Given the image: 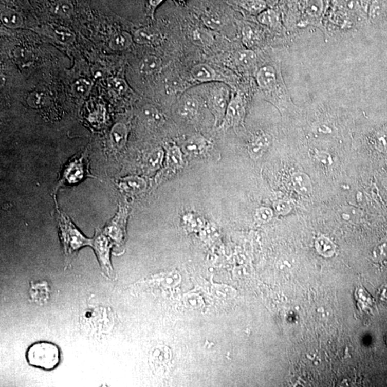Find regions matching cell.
Segmentation results:
<instances>
[{"label":"cell","mask_w":387,"mask_h":387,"mask_svg":"<svg viewBox=\"0 0 387 387\" xmlns=\"http://www.w3.org/2000/svg\"><path fill=\"white\" fill-rule=\"evenodd\" d=\"M27 103L33 108H41L48 102L46 94L41 92L31 93L27 99Z\"/></svg>","instance_id":"cell-30"},{"label":"cell","mask_w":387,"mask_h":387,"mask_svg":"<svg viewBox=\"0 0 387 387\" xmlns=\"http://www.w3.org/2000/svg\"><path fill=\"white\" fill-rule=\"evenodd\" d=\"M142 113L145 120L151 124L159 125L163 122L162 115L153 105H146L143 108Z\"/></svg>","instance_id":"cell-28"},{"label":"cell","mask_w":387,"mask_h":387,"mask_svg":"<svg viewBox=\"0 0 387 387\" xmlns=\"http://www.w3.org/2000/svg\"><path fill=\"white\" fill-rule=\"evenodd\" d=\"M208 105L215 118V123H223L230 100V90L221 82H214L208 89Z\"/></svg>","instance_id":"cell-3"},{"label":"cell","mask_w":387,"mask_h":387,"mask_svg":"<svg viewBox=\"0 0 387 387\" xmlns=\"http://www.w3.org/2000/svg\"><path fill=\"white\" fill-rule=\"evenodd\" d=\"M1 21L5 26L10 28H17L23 24V19L21 14L8 8L2 10Z\"/></svg>","instance_id":"cell-21"},{"label":"cell","mask_w":387,"mask_h":387,"mask_svg":"<svg viewBox=\"0 0 387 387\" xmlns=\"http://www.w3.org/2000/svg\"><path fill=\"white\" fill-rule=\"evenodd\" d=\"M14 58L21 67H27L34 61V54L32 51L25 48H18L14 51Z\"/></svg>","instance_id":"cell-26"},{"label":"cell","mask_w":387,"mask_h":387,"mask_svg":"<svg viewBox=\"0 0 387 387\" xmlns=\"http://www.w3.org/2000/svg\"><path fill=\"white\" fill-rule=\"evenodd\" d=\"M88 155V152H83L68 161L63 170L58 187L75 185L90 176Z\"/></svg>","instance_id":"cell-4"},{"label":"cell","mask_w":387,"mask_h":387,"mask_svg":"<svg viewBox=\"0 0 387 387\" xmlns=\"http://www.w3.org/2000/svg\"><path fill=\"white\" fill-rule=\"evenodd\" d=\"M161 67V60L157 56L150 54L143 58L140 64V72L143 75H154L159 71Z\"/></svg>","instance_id":"cell-17"},{"label":"cell","mask_w":387,"mask_h":387,"mask_svg":"<svg viewBox=\"0 0 387 387\" xmlns=\"http://www.w3.org/2000/svg\"><path fill=\"white\" fill-rule=\"evenodd\" d=\"M57 220L60 238L63 245L66 259H71L76 252L83 247L91 245L92 239L85 237L68 216L61 211H58Z\"/></svg>","instance_id":"cell-1"},{"label":"cell","mask_w":387,"mask_h":387,"mask_svg":"<svg viewBox=\"0 0 387 387\" xmlns=\"http://www.w3.org/2000/svg\"><path fill=\"white\" fill-rule=\"evenodd\" d=\"M306 10L309 15L317 17L321 10V0H307Z\"/></svg>","instance_id":"cell-34"},{"label":"cell","mask_w":387,"mask_h":387,"mask_svg":"<svg viewBox=\"0 0 387 387\" xmlns=\"http://www.w3.org/2000/svg\"><path fill=\"white\" fill-rule=\"evenodd\" d=\"M166 167L161 172L159 179H163L171 174L181 170L183 167V159L181 150L175 145H170L166 148Z\"/></svg>","instance_id":"cell-9"},{"label":"cell","mask_w":387,"mask_h":387,"mask_svg":"<svg viewBox=\"0 0 387 387\" xmlns=\"http://www.w3.org/2000/svg\"><path fill=\"white\" fill-rule=\"evenodd\" d=\"M316 158L321 163L326 165L331 164V158H330L329 154L326 153V152H319V153H317Z\"/></svg>","instance_id":"cell-40"},{"label":"cell","mask_w":387,"mask_h":387,"mask_svg":"<svg viewBox=\"0 0 387 387\" xmlns=\"http://www.w3.org/2000/svg\"><path fill=\"white\" fill-rule=\"evenodd\" d=\"M256 81L262 91L267 94H281L287 95L286 89L275 67L266 65L256 72Z\"/></svg>","instance_id":"cell-6"},{"label":"cell","mask_w":387,"mask_h":387,"mask_svg":"<svg viewBox=\"0 0 387 387\" xmlns=\"http://www.w3.org/2000/svg\"><path fill=\"white\" fill-rule=\"evenodd\" d=\"M269 144H270V139L267 134H257L249 145V152H250V156L254 159L259 158L262 154L264 153Z\"/></svg>","instance_id":"cell-16"},{"label":"cell","mask_w":387,"mask_h":387,"mask_svg":"<svg viewBox=\"0 0 387 387\" xmlns=\"http://www.w3.org/2000/svg\"><path fill=\"white\" fill-rule=\"evenodd\" d=\"M259 37L257 31L252 29L251 27L245 26L242 30V39H243V44L249 49L258 44Z\"/></svg>","instance_id":"cell-27"},{"label":"cell","mask_w":387,"mask_h":387,"mask_svg":"<svg viewBox=\"0 0 387 387\" xmlns=\"http://www.w3.org/2000/svg\"><path fill=\"white\" fill-rule=\"evenodd\" d=\"M190 74L192 79L198 83H210L224 81L223 76L206 63H200L194 66L191 70Z\"/></svg>","instance_id":"cell-11"},{"label":"cell","mask_w":387,"mask_h":387,"mask_svg":"<svg viewBox=\"0 0 387 387\" xmlns=\"http://www.w3.org/2000/svg\"><path fill=\"white\" fill-rule=\"evenodd\" d=\"M316 249L321 255L330 257L333 255L335 246L333 243L325 237H321L316 241Z\"/></svg>","instance_id":"cell-29"},{"label":"cell","mask_w":387,"mask_h":387,"mask_svg":"<svg viewBox=\"0 0 387 387\" xmlns=\"http://www.w3.org/2000/svg\"><path fill=\"white\" fill-rule=\"evenodd\" d=\"M113 245L112 241L102 230H96L95 237L92 239L91 246L95 250L102 271L110 278L113 276V268L110 260V249Z\"/></svg>","instance_id":"cell-7"},{"label":"cell","mask_w":387,"mask_h":387,"mask_svg":"<svg viewBox=\"0 0 387 387\" xmlns=\"http://www.w3.org/2000/svg\"><path fill=\"white\" fill-rule=\"evenodd\" d=\"M340 216L344 220H352L356 219L359 216V210L353 207H343L342 210H340Z\"/></svg>","instance_id":"cell-35"},{"label":"cell","mask_w":387,"mask_h":387,"mask_svg":"<svg viewBox=\"0 0 387 387\" xmlns=\"http://www.w3.org/2000/svg\"><path fill=\"white\" fill-rule=\"evenodd\" d=\"M292 183L298 192L302 194H309L312 191L310 178L302 172H296L292 176Z\"/></svg>","instance_id":"cell-19"},{"label":"cell","mask_w":387,"mask_h":387,"mask_svg":"<svg viewBox=\"0 0 387 387\" xmlns=\"http://www.w3.org/2000/svg\"><path fill=\"white\" fill-rule=\"evenodd\" d=\"M27 357L32 366L44 370H52L59 363L60 352L56 345L41 342L34 343L29 348Z\"/></svg>","instance_id":"cell-2"},{"label":"cell","mask_w":387,"mask_h":387,"mask_svg":"<svg viewBox=\"0 0 387 387\" xmlns=\"http://www.w3.org/2000/svg\"><path fill=\"white\" fill-rule=\"evenodd\" d=\"M54 37L61 43H71L75 39V35L68 29L65 27H58L54 28Z\"/></svg>","instance_id":"cell-31"},{"label":"cell","mask_w":387,"mask_h":387,"mask_svg":"<svg viewBox=\"0 0 387 387\" xmlns=\"http://www.w3.org/2000/svg\"><path fill=\"white\" fill-rule=\"evenodd\" d=\"M164 153L162 150H156L147 157L146 166L149 172H156L162 165Z\"/></svg>","instance_id":"cell-25"},{"label":"cell","mask_w":387,"mask_h":387,"mask_svg":"<svg viewBox=\"0 0 387 387\" xmlns=\"http://www.w3.org/2000/svg\"><path fill=\"white\" fill-rule=\"evenodd\" d=\"M179 1H181H181H183V0H179Z\"/></svg>","instance_id":"cell-42"},{"label":"cell","mask_w":387,"mask_h":387,"mask_svg":"<svg viewBox=\"0 0 387 387\" xmlns=\"http://www.w3.org/2000/svg\"><path fill=\"white\" fill-rule=\"evenodd\" d=\"M134 40L141 45H158L162 40L161 34L151 27H143L136 30Z\"/></svg>","instance_id":"cell-14"},{"label":"cell","mask_w":387,"mask_h":387,"mask_svg":"<svg viewBox=\"0 0 387 387\" xmlns=\"http://www.w3.org/2000/svg\"><path fill=\"white\" fill-rule=\"evenodd\" d=\"M234 3L250 14H260L266 10L265 0H234Z\"/></svg>","instance_id":"cell-18"},{"label":"cell","mask_w":387,"mask_h":387,"mask_svg":"<svg viewBox=\"0 0 387 387\" xmlns=\"http://www.w3.org/2000/svg\"><path fill=\"white\" fill-rule=\"evenodd\" d=\"M112 88L114 92L116 94L121 95V94H124L128 90V85L126 83V81L121 78H114L112 81Z\"/></svg>","instance_id":"cell-36"},{"label":"cell","mask_w":387,"mask_h":387,"mask_svg":"<svg viewBox=\"0 0 387 387\" xmlns=\"http://www.w3.org/2000/svg\"><path fill=\"white\" fill-rule=\"evenodd\" d=\"M119 190L128 195H136L144 192L146 183L144 179L139 177L123 178L118 183Z\"/></svg>","instance_id":"cell-13"},{"label":"cell","mask_w":387,"mask_h":387,"mask_svg":"<svg viewBox=\"0 0 387 387\" xmlns=\"http://www.w3.org/2000/svg\"><path fill=\"white\" fill-rule=\"evenodd\" d=\"M203 22L207 27L211 29H217L220 27L221 22L217 15L214 14H207L202 18Z\"/></svg>","instance_id":"cell-37"},{"label":"cell","mask_w":387,"mask_h":387,"mask_svg":"<svg viewBox=\"0 0 387 387\" xmlns=\"http://www.w3.org/2000/svg\"><path fill=\"white\" fill-rule=\"evenodd\" d=\"M90 88H91V83H90V81H88V80L83 79V78L78 80V81L74 83L73 87H72L76 95L79 96H84L86 95L89 92V90H90Z\"/></svg>","instance_id":"cell-32"},{"label":"cell","mask_w":387,"mask_h":387,"mask_svg":"<svg viewBox=\"0 0 387 387\" xmlns=\"http://www.w3.org/2000/svg\"><path fill=\"white\" fill-rule=\"evenodd\" d=\"M128 217V209L126 207L120 206L115 217L105 225L102 230L118 250H121L124 246Z\"/></svg>","instance_id":"cell-5"},{"label":"cell","mask_w":387,"mask_h":387,"mask_svg":"<svg viewBox=\"0 0 387 387\" xmlns=\"http://www.w3.org/2000/svg\"><path fill=\"white\" fill-rule=\"evenodd\" d=\"M256 217L258 220L266 223L272 217V211L268 207H261L256 211Z\"/></svg>","instance_id":"cell-38"},{"label":"cell","mask_w":387,"mask_h":387,"mask_svg":"<svg viewBox=\"0 0 387 387\" xmlns=\"http://www.w3.org/2000/svg\"><path fill=\"white\" fill-rule=\"evenodd\" d=\"M191 39L198 46L207 47L213 43L214 36L206 29L198 28L192 31Z\"/></svg>","instance_id":"cell-23"},{"label":"cell","mask_w":387,"mask_h":387,"mask_svg":"<svg viewBox=\"0 0 387 387\" xmlns=\"http://www.w3.org/2000/svg\"><path fill=\"white\" fill-rule=\"evenodd\" d=\"M133 38L128 32H123L116 34L112 38L110 43V47L113 50H123L128 48L132 44Z\"/></svg>","instance_id":"cell-24"},{"label":"cell","mask_w":387,"mask_h":387,"mask_svg":"<svg viewBox=\"0 0 387 387\" xmlns=\"http://www.w3.org/2000/svg\"><path fill=\"white\" fill-rule=\"evenodd\" d=\"M274 209H275L277 213L285 214L290 212V210H291V206L288 201H279L274 203Z\"/></svg>","instance_id":"cell-39"},{"label":"cell","mask_w":387,"mask_h":387,"mask_svg":"<svg viewBox=\"0 0 387 387\" xmlns=\"http://www.w3.org/2000/svg\"><path fill=\"white\" fill-rule=\"evenodd\" d=\"M72 10L73 7L72 4L68 1L60 2L54 8L56 13L65 17H69L72 14Z\"/></svg>","instance_id":"cell-33"},{"label":"cell","mask_w":387,"mask_h":387,"mask_svg":"<svg viewBox=\"0 0 387 387\" xmlns=\"http://www.w3.org/2000/svg\"><path fill=\"white\" fill-rule=\"evenodd\" d=\"M245 113V101L239 94H236L230 100L224 119L223 126L225 128H234L241 126L243 122Z\"/></svg>","instance_id":"cell-8"},{"label":"cell","mask_w":387,"mask_h":387,"mask_svg":"<svg viewBox=\"0 0 387 387\" xmlns=\"http://www.w3.org/2000/svg\"><path fill=\"white\" fill-rule=\"evenodd\" d=\"M234 62L238 69L243 73L250 75L257 70V56L250 49L239 50L236 52L234 54Z\"/></svg>","instance_id":"cell-12"},{"label":"cell","mask_w":387,"mask_h":387,"mask_svg":"<svg viewBox=\"0 0 387 387\" xmlns=\"http://www.w3.org/2000/svg\"><path fill=\"white\" fill-rule=\"evenodd\" d=\"M257 21L261 24L272 29L279 28L281 26V17L275 10L269 9L258 14Z\"/></svg>","instance_id":"cell-22"},{"label":"cell","mask_w":387,"mask_h":387,"mask_svg":"<svg viewBox=\"0 0 387 387\" xmlns=\"http://www.w3.org/2000/svg\"><path fill=\"white\" fill-rule=\"evenodd\" d=\"M212 144L201 134H194L186 140L183 144V151L188 155L198 157L208 153Z\"/></svg>","instance_id":"cell-10"},{"label":"cell","mask_w":387,"mask_h":387,"mask_svg":"<svg viewBox=\"0 0 387 387\" xmlns=\"http://www.w3.org/2000/svg\"><path fill=\"white\" fill-rule=\"evenodd\" d=\"M163 0H150V6L151 10H152V12H153V11L155 10L156 7L159 6L160 4L162 3Z\"/></svg>","instance_id":"cell-41"},{"label":"cell","mask_w":387,"mask_h":387,"mask_svg":"<svg viewBox=\"0 0 387 387\" xmlns=\"http://www.w3.org/2000/svg\"><path fill=\"white\" fill-rule=\"evenodd\" d=\"M128 137V129L123 123H117L114 126L110 134L113 145L117 149H122L126 145Z\"/></svg>","instance_id":"cell-20"},{"label":"cell","mask_w":387,"mask_h":387,"mask_svg":"<svg viewBox=\"0 0 387 387\" xmlns=\"http://www.w3.org/2000/svg\"><path fill=\"white\" fill-rule=\"evenodd\" d=\"M199 110V101L193 96H187L181 100L178 112L185 119H192Z\"/></svg>","instance_id":"cell-15"}]
</instances>
